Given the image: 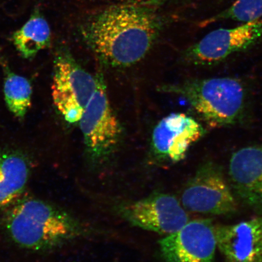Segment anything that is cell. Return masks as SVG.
<instances>
[{"instance_id": "3", "label": "cell", "mask_w": 262, "mask_h": 262, "mask_svg": "<svg viewBox=\"0 0 262 262\" xmlns=\"http://www.w3.org/2000/svg\"><path fill=\"white\" fill-rule=\"evenodd\" d=\"M209 127L233 125L243 115L246 92L236 78L221 77L190 81L174 86Z\"/></svg>"}, {"instance_id": "4", "label": "cell", "mask_w": 262, "mask_h": 262, "mask_svg": "<svg viewBox=\"0 0 262 262\" xmlns=\"http://www.w3.org/2000/svg\"><path fill=\"white\" fill-rule=\"evenodd\" d=\"M54 63L52 86L54 105L67 122H79L97 90L98 76L85 71L63 48L58 51Z\"/></svg>"}, {"instance_id": "14", "label": "cell", "mask_w": 262, "mask_h": 262, "mask_svg": "<svg viewBox=\"0 0 262 262\" xmlns=\"http://www.w3.org/2000/svg\"><path fill=\"white\" fill-rule=\"evenodd\" d=\"M51 36L47 19L40 10L35 9L24 25L12 34V40L21 56L30 59L50 44Z\"/></svg>"}, {"instance_id": "15", "label": "cell", "mask_w": 262, "mask_h": 262, "mask_svg": "<svg viewBox=\"0 0 262 262\" xmlns=\"http://www.w3.org/2000/svg\"><path fill=\"white\" fill-rule=\"evenodd\" d=\"M6 103L11 112L23 119L31 106L32 86L26 78L8 72L4 83Z\"/></svg>"}, {"instance_id": "8", "label": "cell", "mask_w": 262, "mask_h": 262, "mask_svg": "<svg viewBox=\"0 0 262 262\" xmlns=\"http://www.w3.org/2000/svg\"><path fill=\"white\" fill-rule=\"evenodd\" d=\"M262 37V19L244 23L232 28L209 32L185 52V60L196 65H210L247 50Z\"/></svg>"}, {"instance_id": "1", "label": "cell", "mask_w": 262, "mask_h": 262, "mask_svg": "<svg viewBox=\"0 0 262 262\" xmlns=\"http://www.w3.org/2000/svg\"><path fill=\"white\" fill-rule=\"evenodd\" d=\"M165 21L152 6L111 3L92 13L80 26L85 43L107 65L127 67L146 56Z\"/></svg>"}, {"instance_id": "2", "label": "cell", "mask_w": 262, "mask_h": 262, "mask_svg": "<svg viewBox=\"0 0 262 262\" xmlns=\"http://www.w3.org/2000/svg\"><path fill=\"white\" fill-rule=\"evenodd\" d=\"M6 231L14 243L26 250H54L87 231L77 219L41 200H18L6 213Z\"/></svg>"}, {"instance_id": "12", "label": "cell", "mask_w": 262, "mask_h": 262, "mask_svg": "<svg viewBox=\"0 0 262 262\" xmlns=\"http://www.w3.org/2000/svg\"><path fill=\"white\" fill-rule=\"evenodd\" d=\"M217 248L225 262H262V215L215 226Z\"/></svg>"}, {"instance_id": "10", "label": "cell", "mask_w": 262, "mask_h": 262, "mask_svg": "<svg viewBox=\"0 0 262 262\" xmlns=\"http://www.w3.org/2000/svg\"><path fill=\"white\" fill-rule=\"evenodd\" d=\"M204 135L202 126L193 118L185 114H172L160 120L153 130L154 155L161 161L179 162Z\"/></svg>"}, {"instance_id": "13", "label": "cell", "mask_w": 262, "mask_h": 262, "mask_svg": "<svg viewBox=\"0 0 262 262\" xmlns=\"http://www.w3.org/2000/svg\"><path fill=\"white\" fill-rule=\"evenodd\" d=\"M30 173V164L24 155L0 149V210L11 207L18 201Z\"/></svg>"}, {"instance_id": "5", "label": "cell", "mask_w": 262, "mask_h": 262, "mask_svg": "<svg viewBox=\"0 0 262 262\" xmlns=\"http://www.w3.org/2000/svg\"><path fill=\"white\" fill-rule=\"evenodd\" d=\"M88 157L101 164L112 156L119 145L122 127L111 106L102 77L98 76L96 92L79 121Z\"/></svg>"}, {"instance_id": "7", "label": "cell", "mask_w": 262, "mask_h": 262, "mask_svg": "<svg viewBox=\"0 0 262 262\" xmlns=\"http://www.w3.org/2000/svg\"><path fill=\"white\" fill-rule=\"evenodd\" d=\"M114 209L134 227L162 235L175 233L190 221L182 203L165 193H156L139 201L121 202Z\"/></svg>"}, {"instance_id": "11", "label": "cell", "mask_w": 262, "mask_h": 262, "mask_svg": "<svg viewBox=\"0 0 262 262\" xmlns=\"http://www.w3.org/2000/svg\"><path fill=\"white\" fill-rule=\"evenodd\" d=\"M229 179L237 201L262 215V145L245 147L233 154Z\"/></svg>"}, {"instance_id": "16", "label": "cell", "mask_w": 262, "mask_h": 262, "mask_svg": "<svg viewBox=\"0 0 262 262\" xmlns=\"http://www.w3.org/2000/svg\"><path fill=\"white\" fill-rule=\"evenodd\" d=\"M261 18L262 0H236L228 8L206 19L205 25L226 20L244 24Z\"/></svg>"}, {"instance_id": "9", "label": "cell", "mask_w": 262, "mask_h": 262, "mask_svg": "<svg viewBox=\"0 0 262 262\" xmlns=\"http://www.w3.org/2000/svg\"><path fill=\"white\" fill-rule=\"evenodd\" d=\"M165 262H214L217 244L215 226L208 219L189 221L159 242Z\"/></svg>"}, {"instance_id": "6", "label": "cell", "mask_w": 262, "mask_h": 262, "mask_svg": "<svg viewBox=\"0 0 262 262\" xmlns=\"http://www.w3.org/2000/svg\"><path fill=\"white\" fill-rule=\"evenodd\" d=\"M181 203L190 211L216 215L233 214L238 204L221 167L211 161L200 166L189 180Z\"/></svg>"}]
</instances>
